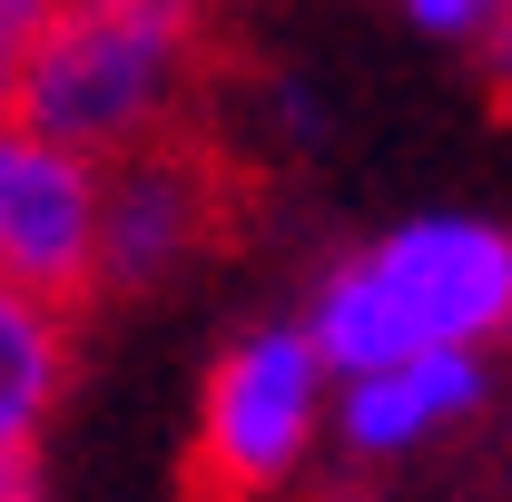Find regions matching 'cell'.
I'll use <instances>...</instances> for the list:
<instances>
[{
	"instance_id": "6",
	"label": "cell",
	"mask_w": 512,
	"mask_h": 502,
	"mask_svg": "<svg viewBox=\"0 0 512 502\" xmlns=\"http://www.w3.org/2000/svg\"><path fill=\"white\" fill-rule=\"evenodd\" d=\"M483 345H424V355H394V365H365V375H345V404H335V434L345 453H414V443L453 434V424H473L483 414Z\"/></svg>"
},
{
	"instance_id": "2",
	"label": "cell",
	"mask_w": 512,
	"mask_h": 502,
	"mask_svg": "<svg viewBox=\"0 0 512 502\" xmlns=\"http://www.w3.org/2000/svg\"><path fill=\"white\" fill-rule=\"evenodd\" d=\"M503 315H512V237L483 217H424L325 276L306 345L325 355V375H365V365L424 355V345H493Z\"/></svg>"
},
{
	"instance_id": "7",
	"label": "cell",
	"mask_w": 512,
	"mask_h": 502,
	"mask_svg": "<svg viewBox=\"0 0 512 502\" xmlns=\"http://www.w3.org/2000/svg\"><path fill=\"white\" fill-rule=\"evenodd\" d=\"M60 394H69V306L0 276V463H40Z\"/></svg>"
},
{
	"instance_id": "9",
	"label": "cell",
	"mask_w": 512,
	"mask_h": 502,
	"mask_svg": "<svg viewBox=\"0 0 512 502\" xmlns=\"http://www.w3.org/2000/svg\"><path fill=\"white\" fill-rule=\"evenodd\" d=\"M30 30H40V0H0V119H10V79H20Z\"/></svg>"
},
{
	"instance_id": "4",
	"label": "cell",
	"mask_w": 512,
	"mask_h": 502,
	"mask_svg": "<svg viewBox=\"0 0 512 502\" xmlns=\"http://www.w3.org/2000/svg\"><path fill=\"white\" fill-rule=\"evenodd\" d=\"M325 355L306 345V325H256L217 355V375L197 394V434L178 463L188 502H266L325 424Z\"/></svg>"
},
{
	"instance_id": "5",
	"label": "cell",
	"mask_w": 512,
	"mask_h": 502,
	"mask_svg": "<svg viewBox=\"0 0 512 502\" xmlns=\"http://www.w3.org/2000/svg\"><path fill=\"white\" fill-rule=\"evenodd\" d=\"M0 276L69 315L99 296V168L30 119H0Z\"/></svg>"
},
{
	"instance_id": "8",
	"label": "cell",
	"mask_w": 512,
	"mask_h": 502,
	"mask_svg": "<svg viewBox=\"0 0 512 502\" xmlns=\"http://www.w3.org/2000/svg\"><path fill=\"white\" fill-rule=\"evenodd\" d=\"M434 40H493L503 30V0H404Z\"/></svg>"
},
{
	"instance_id": "1",
	"label": "cell",
	"mask_w": 512,
	"mask_h": 502,
	"mask_svg": "<svg viewBox=\"0 0 512 502\" xmlns=\"http://www.w3.org/2000/svg\"><path fill=\"white\" fill-rule=\"evenodd\" d=\"M227 0H40V30L10 79V119L79 158H119L148 138L217 119Z\"/></svg>"
},
{
	"instance_id": "3",
	"label": "cell",
	"mask_w": 512,
	"mask_h": 502,
	"mask_svg": "<svg viewBox=\"0 0 512 502\" xmlns=\"http://www.w3.org/2000/svg\"><path fill=\"white\" fill-rule=\"evenodd\" d=\"M247 227H256V158L217 119L119 148L99 178V296H148L197 256H227Z\"/></svg>"
},
{
	"instance_id": "10",
	"label": "cell",
	"mask_w": 512,
	"mask_h": 502,
	"mask_svg": "<svg viewBox=\"0 0 512 502\" xmlns=\"http://www.w3.org/2000/svg\"><path fill=\"white\" fill-rule=\"evenodd\" d=\"M0 502H40V463H0Z\"/></svg>"
}]
</instances>
